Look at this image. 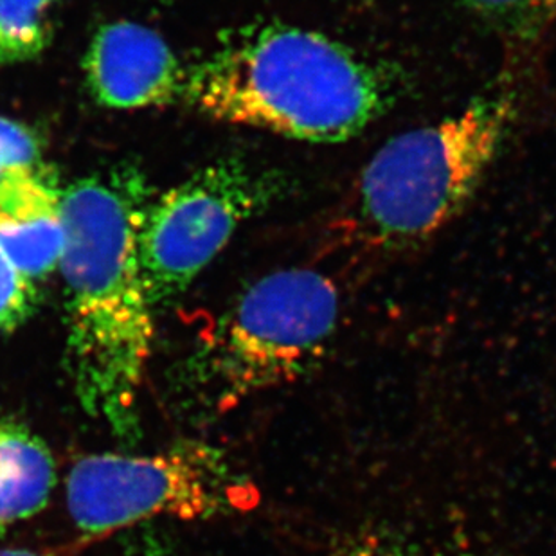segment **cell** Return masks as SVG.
<instances>
[{"label": "cell", "instance_id": "obj_1", "mask_svg": "<svg viewBox=\"0 0 556 556\" xmlns=\"http://www.w3.org/2000/svg\"><path fill=\"white\" fill-rule=\"evenodd\" d=\"M148 199L147 180L130 166L62 191L68 377L85 413L122 438L137 432L155 337L137 251Z\"/></svg>", "mask_w": 556, "mask_h": 556}, {"label": "cell", "instance_id": "obj_2", "mask_svg": "<svg viewBox=\"0 0 556 556\" xmlns=\"http://www.w3.org/2000/svg\"><path fill=\"white\" fill-rule=\"evenodd\" d=\"M182 94L218 122L344 142L391 109L394 79L336 38L263 22L226 33L186 71Z\"/></svg>", "mask_w": 556, "mask_h": 556}, {"label": "cell", "instance_id": "obj_3", "mask_svg": "<svg viewBox=\"0 0 556 556\" xmlns=\"http://www.w3.org/2000/svg\"><path fill=\"white\" fill-rule=\"evenodd\" d=\"M514 117V94L495 90L389 139L353 188L342 218L348 238L368 251L396 252L434 237L472 199Z\"/></svg>", "mask_w": 556, "mask_h": 556}, {"label": "cell", "instance_id": "obj_4", "mask_svg": "<svg viewBox=\"0 0 556 556\" xmlns=\"http://www.w3.org/2000/svg\"><path fill=\"white\" fill-rule=\"evenodd\" d=\"M339 290L315 268H283L243 290L188 358L186 377L215 409L294 382L325 355Z\"/></svg>", "mask_w": 556, "mask_h": 556}, {"label": "cell", "instance_id": "obj_5", "mask_svg": "<svg viewBox=\"0 0 556 556\" xmlns=\"http://www.w3.org/2000/svg\"><path fill=\"white\" fill-rule=\"evenodd\" d=\"M256 498L226 454L202 441L150 456L94 454L79 459L67 479L68 514L94 536L159 515L197 520L243 511Z\"/></svg>", "mask_w": 556, "mask_h": 556}, {"label": "cell", "instance_id": "obj_6", "mask_svg": "<svg viewBox=\"0 0 556 556\" xmlns=\"http://www.w3.org/2000/svg\"><path fill=\"white\" fill-rule=\"evenodd\" d=\"M289 186L281 172L224 157L148 205L137 251L152 308L185 294L240 226L283 199Z\"/></svg>", "mask_w": 556, "mask_h": 556}, {"label": "cell", "instance_id": "obj_7", "mask_svg": "<svg viewBox=\"0 0 556 556\" xmlns=\"http://www.w3.org/2000/svg\"><path fill=\"white\" fill-rule=\"evenodd\" d=\"M84 68L92 98L117 111L168 105L185 90L186 71L168 43L134 22L101 27L85 54Z\"/></svg>", "mask_w": 556, "mask_h": 556}, {"label": "cell", "instance_id": "obj_8", "mask_svg": "<svg viewBox=\"0 0 556 556\" xmlns=\"http://www.w3.org/2000/svg\"><path fill=\"white\" fill-rule=\"evenodd\" d=\"M65 248L62 191L48 172L0 180V249L29 279L48 278Z\"/></svg>", "mask_w": 556, "mask_h": 556}, {"label": "cell", "instance_id": "obj_9", "mask_svg": "<svg viewBox=\"0 0 556 556\" xmlns=\"http://www.w3.org/2000/svg\"><path fill=\"white\" fill-rule=\"evenodd\" d=\"M56 483L48 445L15 421H0V535L37 515Z\"/></svg>", "mask_w": 556, "mask_h": 556}, {"label": "cell", "instance_id": "obj_10", "mask_svg": "<svg viewBox=\"0 0 556 556\" xmlns=\"http://www.w3.org/2000/svg\"><path fill=\"white\" fill-rule=\"evenodd\" d=\"M59 0H0V63L27 62L46 51L53 26L51 10Z\"/></svg>", "mask_w": 556, "mask_h": 556}, {"label": "cell", "instance_id": "obj_11", "mask_svg": "<svg viewBox=\"0 0 556 556\" xmlns=\"http://www.w3.org/2000/svg\"><path fill=\"white\" fill-rule=\"evenodd\" d=\"M478 15L514 35H533L556 21V0H463Z\"/></svg>", "mask_w": 556, "mask_h": 556}, {"label": "cell", "instance_id": "obj_12", "mask_svg": "<svg viewBox=\"0 0 556 556\" xmlns=\"http://www.w3.org/2000/svg\"><path fill=\"white\" fill-rule=\"evenodd\" d=\"M35 283L24 278L0 249V331H13L37 309Z\"/></svg>", "mask_w": 556, "mask_h": 556}, {"label": "cell", "instance_id": "obj_13", "mask_svg": "<svg viewBox=\"0 0 556 556\" xmlns=\"http://www.w3.org/2000/svg\"><path fill=\"white\" fill-rule=\"evenodd\" d=\"M43 172L40 142L31 130L0 116V180Z\"/></svg>", "mask_w": 556, "mask_h": 556}, {"label": "cell", "instance_id": "obj_14", "mask_svg": "<svg viewBox=\"0 0 556 556\" xmlns=\"http://www.w3.org/2000/svg\"><path fill=\"white\" fill-rule=\"evenodd\" d=\"M336 556H478L472 553H446L416 546L415 542L375 536L344 547Z\"/></svg>", "mask_w": 556, "mask_h": 556}, {"label": "cell", "instance_id": "obj_15", "mask_svg": "<svg viewBox=\"0 0 556 556\" xmlns=\"http://www.w3.org/2000/svg\"><path fill=\"white\" fill-rule=\"evenodd\" d=\"M0 556H48L29 549H0Z\"/></svg>", "mask_w": 556, "mask_h": 556}]
</instances>
